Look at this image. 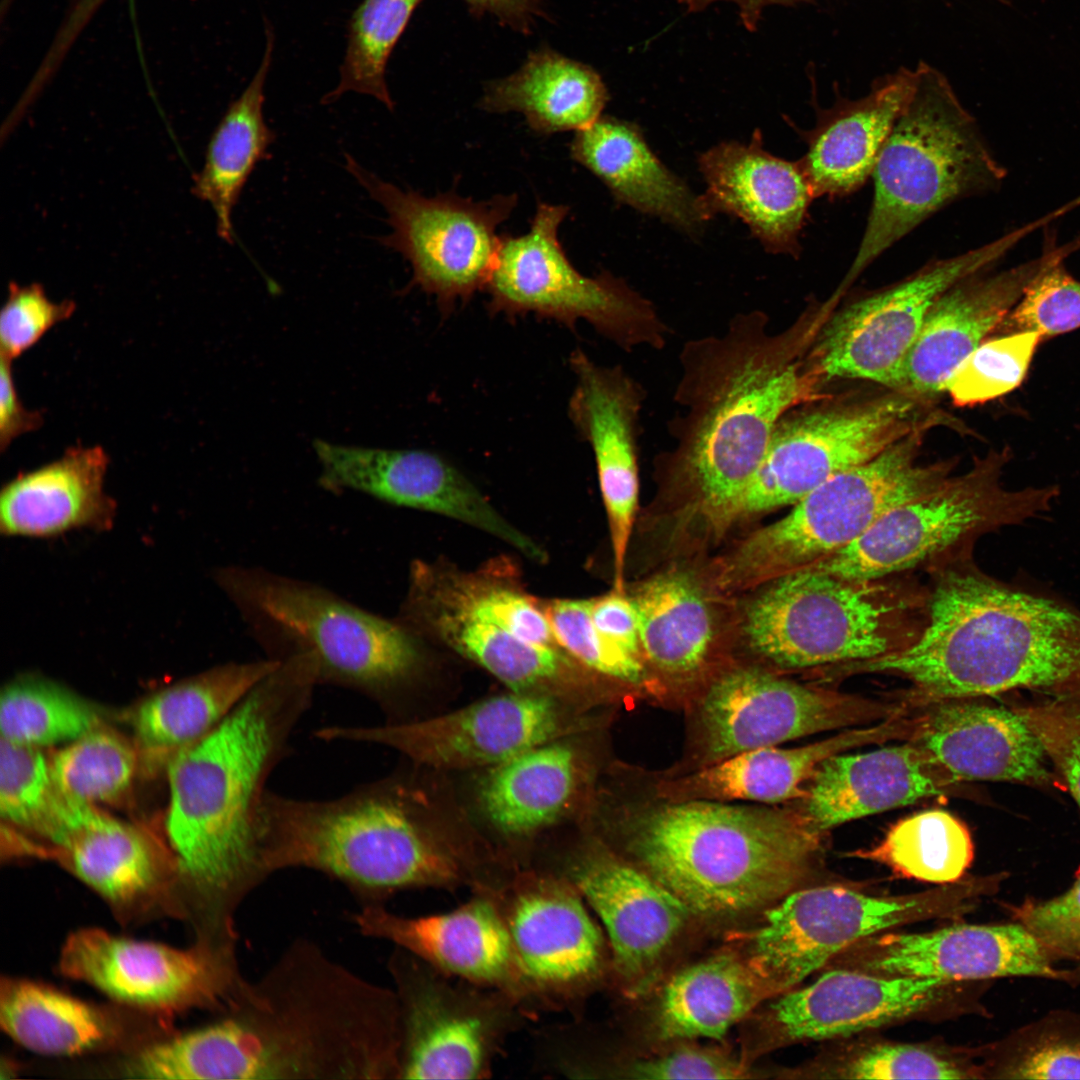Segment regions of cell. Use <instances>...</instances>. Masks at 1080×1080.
I'll list each match as a JSON object with an SVG mask.
<instances>
[{
	"label": "cell",
	"instance_id": "f546056e",
	"mask_svg": "<svg viewBox=\"0 0 1080 1080\" xmlns=\"http://www.w3.org/2000/svg\"><path fill=\"white\" fill-rule=\"evenodd\" d=\"M706 183L696 197L704 222L719 213L741 219L766 251L797 256L812 186L800 161L767 152L756 129L748 143L721 142L698 158Z\"/></svg>",
	"mask_w": 1080,
	"mask_h": 1080
},
{
	"label": "cell",
	"instance_id": "603a6c76",
	"mask_svg": "<svg viewBox=\"0 0 1080 1080\" xmlns=\"http://www.w3.org/2000/svg\"><path fill=\"white\" fill-rule=\"evenodd\" d=\"M545 871L571 883L602 921L622 992L630 998L648 993L693 915L686 904L640 866L600 844L580 847Z\"/></svg>",
	"mask_w": 1080,
	"mask_h": 1080
},
{
	"label": "cell",
	"instance_id": "ee69618b",
	"mask_svg": "<svg viewBox=\"0 0 1080 1080\" xmlns=\"http://www.w3.org/2000/svg\"><path fill=\"white\" fill-rule=\"evenodd\" d=\"M631 598L646 663L670 680L695 675L707 660L715 634L711 606L696 578L670 569L644 581Z\"/></svg>",
	"mask_w": 1080,
	"mask_h": 1080
},
{
	"label": "cell",
	"instance_id": "8fae6325",
	"mask_svg": "<svg viewBox=\"0 0 1080 1080\" xmlns=\"http://www.w3.org/2000/svg\"><path fill=\"white\" fill-rule=\"evenodd\" d=\"M998 875L961 880L903 895H872L848 885L798 888L764 910L742 935L740 953L771 997L794 989L860 940L932 919L958 918L994 894Z\"/></svg>",
	"mask_w": 1080,
	"mask_h": 1080
},
{
	"label": "cell",
	"instance_id": "c3c4849f",
	"mask_svg": "<svg viewBox=\"0 0 1080 1080\" xmlns=\"http://www.w3.org/2000/svg\"><path fill=\"white\" fill-rule=\"evenodd\" d=\"M49 760L60 793L94 806L125 803L142 772L134 740L110 724L65 744Z\"/></svg>",
	"mask_w": 1080,
	"mask_h": 1080
},
{
	"label": "cell",
	"instance_id": "6125c7cd",
	"mask_svg": "<svg viewBox=\"0 0 1080 1080\" xmlns=\"http://www.w3.org/2000/svg\"><path fill=\"white\" fill-rule=\"evenodd\" d=\"M590 614L596 627L610 640L644 659L639 634V622L631 596L614 589L590 599ZM646 662V661H645Z\"/></svg>",
	"mask_w": 1080,
	"mask_h": 1080
},
{
	"label": "cell",
	"instance_id": "ab89813d",
	"mask_svg": "<svg viewBox=\"0 0 1080 1080\" xmlns=\"http://www.w3.org/2000/svg\"><path fill=\"white\" fill-rule=\"evenodd\" d=\"M607 101V88L593 68L540 48L516 72L487 83L478 104L489 113H521L532 131L551 135L590 126Z\"/></svg>",
	"mask_w": 1080,
	"mask_h": 1080
},
{
	"label": "cell",
	"instance_id": "f35d334b",
	"mask_svg": "<svg viewBox=\"0 0 1080 1080\" xmlns=\"http://www.w3.org/2000/svg\"><path fill=\"white\" fill-rule=\"evenodd\" d=\"M569 152L618 202L688 234L704 224L697 196L657 158L636 124L600 116L575 133Z\"/></svg>",
	"mask_w": 1080,
	"mask_h": 1080
},
{
	"label": "cell",
	"instance_id": "484cf974",
	"mask_svg": "<svg viewBox=\"0 0 1080 1080\" xmlns=\"http://www.w3.org/2000/svg\"><path fill=\"white\" fill-rule=\"evenodd\" d=\"M963 983L831 967L810 985L777 996L767 1021L783 1045L848 1037L929 1013L962 992Z\"/></svg>",
	"mask_w": 1080,
	"mask_h": 1080
},
{
	"label": "cell",
	"instance_id": "003e7915",
	"mask_svg": "<svg viewBox=\"0 0 1080 1080\" xmlns=\"http://www.w3.org/2000/svg\"><path fill=\"white\" fill-rule=\"evenodd\" d=\"M18 1071L19 1070H18V1067H17L15 1061H13V1060H11L9 1058H6V1059L3 1058L2 1063H1V1071H0L1 1072V1078L14 1077V1076H16Z\"/></svg>",
	"mask_w": 1080,
	"mask_h": 1080
},
{
	"label": "cell",
	"instance_id": "2e32d148",
	"mask_svg": "<svg viewBox=\"0 0 1080 1080\" xmlns=\"http://www.w3.org/2000/svg\"><path fill=\"white\" fill-rule=\"evenodd\" d=\"M935 423L923 416L920 399L899 391L854 402L799 404L776 424L737 520L794 505L836 474Z\"/></svg>",
	"mask_w": 1080,
	"mask_h": 1080
},
{
	"label": "cell",
	"instance_id": "83f0119b",
	"mask_svg": "<svg viewBox=\"0 0 1080 1080\" xmlns=\"http://www.w3.org/2000/svg\"><path fill=\"white\" fill-rule=\"evenodd\" d=\"M350 920L363 936L390 942L444 974L509 994L529 1015L512 943L489 895L473 893L452 911L415 917L385 904L359 905Z\"/></svg>",
	"mask_w": 1080,
	"mask_h": 1080
},
{
	"label": "cell",
	"instance_id": "7c38bea8",
	"mask_svg": "<svg viewBox=\"0 0 1080 1080\" xmlns=\"http://www.w3.org/2000/svg\"><path fill=\"white\" fill-rule=\"evenodd\" d=\"M1010 457L1005 448L976 459L966 473L892 507L851 545L812 566L850 579H883L1047 513L1058 488L1006 489L1001 476Z\"/></svg>",
	"mask_w": 1080,
	"mask_h": 1080
},
{
	"label": "cell",
	"instance_id": "11a10c76",
	"mask_svg": "<svg viewBox=\"0 0 1080 1080\" xmlns=\"http://www.w3.org/2000/svg\"><path fill=\"white\" fill-rule=\"evenodd\" d=\"M1041 336L1020 332L995 336L980 344L950 378L946 392L958 406H972L1002 396L1023 381Z\"/></svg>",
	"mask_w": 1080,
	"mask_h": 1080
},
{
	"label": "cell",
	"instance_id": "91938a15",
	"mask_svg": "<svg viewBox=\"0 0 1080 1080\" xmlns=\"http://www.w3.org/2000/svg\"><path fill=\"white\" fill-rule=\"evenodd\" d=\"M1005 907L1054 961L1080 963V870L1072 886L1058 896L1048 900L1027 897Z\"/></svg>",
	"mask_w": 1080,
	"mask_h": 1080
},
{
	"label": "cell",
	"instance_id": "9a60e30c",
	"mask_svg": "<svg viewBox=\"0 0 1080 1080\" xmlns=\"http://www.w3.org/2000/svg\"><path fill=\"white\" fill-rule=\"evenodd\" d=\"M344 157L345 169L387 214L391 232L378 242L410 263L406 291L420 288L449 313L458 301L486 289L500 247L497 228L511 216L517 194L481 201L455 192L426 197L381 179L347 153Z\"/></svg>",
	"mask_w": 1080,
	"mask_h": 1080
},
{
	"label": "cell",
	"instance_id": "4dcf8cb0",
	"mask_svg": "<svg viewBox=\"0 0 1080 1080\" xmlns=\"http://www.w3.org/2000/svg\"><path fill=\"white\" fill-rule=\"evenodd\" d=\"M1050 253L1001 272H977L948 288L925 318L898 391L917 399L946 392L952 375L995 332Z\"/></svg>",
	"mask_w": 1080,
	"mask_h": 1080
},
{
	"label": "cell",
	"instance_id": "f6af8a7d",
	"mask_svg": "<svg viewBox=\"0 0 1080 1080\" xmlns=\"http://www.w3.org/2000/svg\"><path fill=\"white\" fill-rule=\"evenodd\" d=\"M489 572L464 573L415 561L404 604L471 616L533 644L560 648L543 607Z\"/></svg>",
	"mask_w": 1080,
	"mask_h": 1080
},
{
	"label": "cell",
	"instance_id": "e0dca14e",
	"mask_svg": "<svg viewBox=\"0 0 1080 1080\" xmlns=\"http://www.w3.org/2000/svg\"><path fill=\"white\" fill-rule=\"evenodd\" d=\"M236 947L194 940L182 949L80 928L66 938L57 971L113 1002L162 1017L192 1010L222 1014L246 980Z\"/></svg>",
	"mask_w": 1080,
	"mask_h": 1080
},
{
	"label": "cell",
	"instance_id": "ac0fdd59",
	"mask_svg": "<svg viewBox=\"0 0 1080 1080\" xmlns=\"http://www.w3.org/2000/svg\"><path fill=\"white\" fill-rule=\"evenodd\" d=\"M489 896L507 928L528 1013H575L607 963L603 934L582 895L558 875L526 868Z\"/></svg>",
	"mask_w": 1080,
	"mask_h": 1080
},
{
	"label": "cell",
	"instance_id": "7dc6e473",
	"mask_svg": "<svg viewBox=\"0 0 1080 1080\" xmlns=\"http://www.w3.org/2000/svg\"><path fill=\"white\" fill-rule=\"evenodd\" d=\"M110 720L103 706L37 675L8 682L0 695L1 738L17 744L65 745Z\"/></svg>",
	"mask_w": 1080,
	"mask_h": 1080
},
{
	"label": "cell",
	"instance_id": "3957f363",
	"mask_svg": "<svg viewBox=\"0 0 1080 1080\" xmlns=\"http://www.w3.org/2000/svg\"><path fill=\"white\" fill-rule=\"evenodd\" d=\"M760 310L735 314L721 334L687 341L669 423L671 449L656 458L662 485L721 533L764 458L776 424L811 393L800 362L808 331L778 334Z\"/></svg>",
	"mask_w": 1080,
	"mask_h": 1080
},
{
	"label": "cell",
	"instance_id": "52a82bcc",
	"mask_svg": "<svg viewBox=\"0 0 1080 1080\" xmlns=\"http://www.w3.org/2000/svg\"><path fill=\"white\" fill-rule=\"evenodd\" d=\"M249 637L266 658L308 653L318 685L366 697L393 722L401 693L417 679L423 655L415 634L314 582L259 566L214 573Z\"/></svg>",
	"mask_w": 1080,
	"mask_h": 1080
},
{
	"label": "cell",
	"instance_id": "7a4b0ae2",
	"mask_svg": "<svg viewBox=\"0 0 1080 1080\" xmlns=\"http://www.w3.org/2000/svg\"><path fill=\"white\" fill-rule=\"evenodd\" d=\"M313 664L307 654L280 661L214 730L165 768L166 841L194 939L237 944V912L269 877L258 848L257 810L311 707L318 686Z\"/></svg>",
	"mask_w": 1080,
	"mask_h": 1080
},
{
	"label": "cell",
	"instance_id": "ba28073f",
	"mask_svg": "<svg viewBox=\"0 0 1080 1080\" xmlns=\"http://www.w3.org/2000/svg\"><path fill=\"white\" fill-rule=\"evenodd\" d=\"M871 177L870 212L843 285L940 209L998 186L1004 170L947 77L920 61Z\"/></svg>",
	"mask_w": 1080,
	"mask_h": 1080
},
{
	"label": "cell",
	"instance_id": "7402d4cb",
	"mask_svg": "<svg viewBox=\"0 0 1080 1080\" xmlns=\"http://www.w3.org/2000/svg\"><path fill=\"white\" fill-rule=\"evenodd\" d=\"M901 710L755 668L730 670L710 684L699 704L701 766L815 733L882 721Z\"/></svg>",
	"mask_w": 1080,
	"mask_h": 1080
},
{
	"label": "cell",
	"instance_id": "9c48e42d",
	"mask_svg": "<svg viewBox=\"0 0 1080 1080\" xmlns=\"http://www.w3.org/2000/svg\"><path fill=\"white\" fill-rule=\"evenodd\" d=\"M748 604L751 648L782 669L874 660L912 643L924 622L920 593L807 566L767 582Z\"/></svg>",
	"mask_w": 1080,
	"mask_h": 1080
},
{
	"label": "cell",
	"instance_id": "d6a6232c",
	"mask_svg": "<svg viewBox=\"0 0 1080 1080\" xmlns=\"http://www.w3.org/2000/svg\"><path fill=\"white\" fill-rule=\"evenodd\" d=\"M959 781L913 741L824 760L806 787L800 813L810 827L826 830L853 819L945 793Z\"/></svg>",
	"mask_w": 1080,
	"mask_h": 1080
},
{
	"label": "cell",
	"instance_id": "d4e9b609",
	"mask_svg": "<svg viewBox=\"0 0 1080 1080\" xmlns=\"http://www.w3.org/2000/svg\"><path fill=\"white\" fill-rule=\"evenodd\" d=\"M320 486L356 491L382 502L442 514L482 529L544 562V550L505 520L478 488L440 455L418 449L341 445L317 439Z\"/></svg>",
	"mask_w": 1080,
	"mask_h": 1080
},
{
	"label": "cell",
	"instance_id": "5b68a950",
	"mask_svg": "<svg viewBox=\"0 0 1080 1080\" xmlns=\"http://www.w3.org/2000/svg\"><path fill=\"white\" fill-rule=\"evenodd\" d=\"M411 784L389 776L318 800L267 788L256 817L266 872H319L343 884L359 905L385 904L408 889H493L500 879L496 861L440 840Z\"/></svg>",
	"mask_w": 1080,
	"mask_h": 1080
},
{
	"label": "cell",
	"instance_id": "5bb4252c",
	"mask_svg": "<svg viewBox=\"0 0 1080 1080\" xmlns=\"http://www.w3.org/2000/svg\"><path fill=\"white\" fill-rule=\"evenodd\" d=\"M387 970L399 1010L398 1079H486L529 1017L509 994L451 977L398 947Z\"/></svg>",
	"mask_w": 1080,
	"mask_h": 1080
},
{
	"label": "cell",
	"instance_id": "9f6ffc18",
	"mask_svg": "<svg viewBox=\"0 0 1080 1080\" xmlns=\"http://www.w3.org/2000/svg\"><path fill=\"white\" fill-rule=\"evenodd\" d=\"M1066 250L1051 251L994 333L1036 332L1043 338L1080 327V280L1065 268Z\"/></svg>",
	"mask_w": 1080,
	"mask_h": 1080
},
{
	"label": "cell",
	"instance_id": "f907efd6",
	"mask_svg": "<svg viewBox=\"0 0 1080 1080\" xmlns=\"http://www.w3.org/2000/svg\"><path fill=\"white\" fill-rule=\"evenodd\" d=\"M424 0H363L348 23L339 82L321 102L331 104L347 92L372 96L389 111L395 102L386 83L388 60L413 12Z\"/></svg>",
	"mask_w": 1080,
	"mask_h": 1080
},
{
	"label": "cell",
	"instance_id": "4316f807",
	"mask_svg": "<svg viewBox=\"0 0 1080 1080\" xmlns=\"http://www.w3.org/2000/svg\"><path fill=\"white\" fill-rule=\"evenodd\" d=\"M570 365L576 383L568 414L594 455L614 577L622 580L638 505L640 417L647 391L621 366L597 364L581 350L572 353Z\"/></svg>",
	"mask_w": 1080,
	"mask_h": 1080
},
{
	"label": "cell",
	"instance_id": "7bdbcfd3",
	"mask_svg": "<svg viewBox=\"0 0 1080 1080\" xmlns=\"http://www.w3.org/2000/svg\"><path fill=\"white\" fill-rule=\"evenodd\" d=\"M771 995L739 952H725L674 974L659 995L654 1028L661 1040H720Z\"/></svg>",
	"mask_w": 1080,
	"mask_h": 1080
},
{
	"label": "cell",
	"instance_id": "4fadbf2b",
	"mask_svg": "<svg viewBox=\"0 0 1080 1080\" xmlns=\"http://www.w3.org/2000/svg\"><path fill=\"white\" fill-rule=\"evenodd\" d=\"M569 207L539 201L529 230L501 235L486 287L491 313H533L574 328L585 320L626 352L663 349L670 333L655 305L609 272L580 273L568 259L558 230Z\"/></svg>",
	"mask_w": 1080,
	"mask_h": 1080
},
{
	"label": "cell",
	"instance_id": "6da1fadb",
	"mask_svg": "<svg viewBox=\"0 0 1080 1080\" xmlns=\"http://www.w3.org/2000/svg\"><path fill=\"white\" fill-rule=\"evenodd\" d=\"M399 1047L393 988L297 938L218 1020L170 1037L160 1059L175 1080H392Z\"/></svg>",
	"mask_w": 1080,
	"mask_h": 1080
},
{
	"label": "cell",
	"instance_id": "681fc988",
	"mask_svg": "<svg viewBox=\"0 0 1080 1080\" xmlns=\"http://www.w3.org/2000/svg\"><path fill=\"white\" fill-rule=\"evenodd\" d=\"M61 799L49 755L42 748L0 745V816L6 840L20 857L31 858L51 833Z\"/></svg>",
	"mask_w": 1080,
	"mask_h": 1080
},
{
	"label": "cell",
	"instance_id": "ffe728a7",
	"mask_svg": "<svg viewBox=\"0 0 1080 1080\" xmlns=\"http://www.w3.org/2000/svg\"><path fill=\"white\" fill-rule=\"evenodd\" d=\"M35 858L56 862L86 884L122 925L185 921L178 863L167 841L99 806L61 795Z\"/></svg>",
	"mask_w": 1080,
	"mask_h": 1080
},
{
	"label": "cell",
	"instance_id": "f5cc1de1",
	"mask_svg": "<svg viewBox=\"0 0 1080 1080\" xmlns=\"http://www.w3.org/2000/svg\"><path fill=\"white\" fill-rule=\"evenodd\" d=\"M834 1079L985 1078L981 1048L946 1051L924 1045L878 1042L850 1050L809 1071Z\"/></svg>",
	"mask_w": 1080,
	"mask_h": 1080
},
{
	"label": "cell",
	"instance_id": "816d5d0a",
	"mask_svg": "<svg viewBox=\"0 0 1080 1080\" xmlns=\"http://www.w3.org/2000/svg\"><path fill=\"white\" fill-rule=\"evenodd\" d=\"M985 1078L1080 1079V1013L1054 1010L982 1047Z\"/></svg>",
	"mask_w": 1080,
	"mask_h": 1080
},
{
	"label": "cell",
	"instance_id": "d590c367",
	"mask_svg": "<svg viewBox=\"0 0 1080 1080\" xmlns=\"http://www.w3.org/2000/svg\"><path fill=\"white\" fill-rule=\"evenodd\" d=\"M279 663L265 657L220 664L141 699L126 719L142 772L166 768L179 751L209 734Z\"/></svg>",
	"mask_w": 1080,
	"mask_h": 1080
},
{
	"label": "cell",
	"instance_id": "30bf717a",
	"mask_svg": "<svg viewBox=\"0 0 1080 1080\" xmlns=\"http://www.w3.org/2000/svg\"><path fill=\"white\" fill-rule=\"evenodd\" d=\"M928 428L828 479L778 521L744 539L719 563L716 584L736 591L810 566L851 545L889 509L950 478L953 461L920 464Z\"/></svg>",
	"mask_w": 1080,
	"mask_h": 1080
},
{
	"label": "cell",
	"instance_id": "1f68e13d",
	"mask_svg": "<svg viewBox=\"0 0 1080 1080\" xmlns=\"http://www.w3.org/2000/svg\"><path fill=\"white\" fill-rule=\"evenodd\" d=\"M931 704L916 717L909 740L927 750L959 782L1051 781L1040 740L1014 709L965 699Z\"/></svg>",
	"mask_w": 1080,
	"mask_h": 1080
},
{
	"label": "cell",
	"instance_id": "f1b7e54d",
	"mask_svg": "<svg viewBox=\"0 0 1080 1080\" xmlns=\"http://www.w3.org/2000/svg\"><path fill=\"white\" fill-rule=\"evenodd\" d=\"M173 1022L113 1001H85L27 978L3 976L0 982L2 1030L42 1055L128 1054L176 1032Z\"/></svg>",
	"mask_w": 1080,
	"mask_h": 1080
},
{
	"label": "cell",
	"instance_id": "277c9868",
	"mask_svg": "<svg viewBox=\"0 0 1080 1080\" xmlns=\"http://www.w3.org/2000/svg\"><path fill=\"white\" fill-rule=\"evenodd\" d=\"M853 665L902 676L930 703L1059 689L1080 683V611L965 561L936 577L912 643Z\"/></svg>",
	"mask_w": 1080,
	"mask_h": 1080
},
{
	"label": "cell",
	"instance_id": "03108f58",
	"mask_svg": "<svg viewBox=\"0 0 1080 1080\" xmlns=\"http://www.w3.org/2000/svg\"><path fill=\"white\" fill-rule=\"evenodd\" d=\"M732 2L739 8L742 24L749 31H755L763 9L772 4H793L808 0H679L688 12H699L716 2ZM1000 1V0H997Z\"/></svg>",
	"mask_w": 1080,
	"mask_h": 1080
},
{
	"label": "cell",
	"instance_id": "8d00e7d4",
	"mask_svg": "<svg viewBox=\"0 0 1080 1080\" xmlns=\"http://www.w3.org/2000/svg\"><path fill=\"white\" fill-rule=\"evenodd\" d=\"M108 464L103 448L77 445L19 474L0 493L1 532L44 538L78 528L111 527L115 504L104 490Z\"/></svg>",
	"mask_w": 1080,
	"mask_h": 1080
},
{
	"label": "cell",
	"instance_id": "6f0895ef",
	"mask_svg": "<svg viewBox=\"0 0 1080 1080\" xmlns=\"http://www.w3.org/2000/svg\"><path fill=\"white\" fill-rule=\"evenodd\" d=\"M1048 692L1050 697L1014 710L1038 737L1080 807V683Z\"/></svg>",
	"mask_w": 1080,
	"mask_h": 1080
},
{
	"label": "cell",
	"instance_id": "e7e4bbea",
	"mask_svg": "<svg viewBox=\"0 0 1080 1080\" xmlns=\"http://www.w3.org/2000/svg\"><path fill=\"white\" fill-rule=\"evenodd\" d=\"M475 15H490L498 23L528 34L545 16L542 0H463Z\"/></svg>",
	"mask_w": 1080,
	"mask_h": 1080
},
{
	"label": "cell",
	"instance_id": "e575fe53",
	"mask_svg": "<svg viewBox=\"0 0 1080 1080\" xmlns=\"http://www.w3.org/2000/svg\"><path fill=\"white\" fill-rule=\"evenodd\" d=\"M915 85V69L900 67L873 81L868 94L838 97L817 111V123L804 136L807 152L799 160L815 197H840L871 177L879 154Z\"/></svg>",
	"mask_w": 1080,
	"mask_h": 1080
},
{
	"label": "cell",
	"instance_id": "836d02e7",
	"mask_svg": "<svg viewBox=\"0 0 1080 1080\" xmlns=\"http://www.w3.org/2000/svg\"><path fill=\"white\" fill-rule=\"evenodd\" d=\"M910 722L899 714L870 727L848 728L827 739L795 748L762 747L701 766L663 784L668 801H752L766 804L803 799L819 765L862 745L903 740Z\"/></svg>",
	"mask_w": 1080,
	"mask_h": 1080
},
{
	"label": "cell",
	"instance_id": "bcb514c9",
	"mask_svg": "<svg viewBox=\"0 0 1080 1080\" xmlns=\"http://www.w3.org/2000/svg\"><path fill=\"white\" fill-rule=\"evenodd\" d=\"M850 855L883 864L906 879L946 885L964 878L974 846L961 820L932 809L898 821L879 844Z\"/></svg>",
	"mask_w": 1080,
	"mask_h": 1080
},
{
	"label": "cell",
	"instance_id": "8992f818",
	"mask_svg": "<svg viewBox=\"0 0 1080 1080\" xmlns=\"http://www.w3.org/2000/svg\"><path fill=\"white\" fill-rule=\"evenodd\" d=\"M823 834L803 815L728 802L667 801L634 814L627 849L693 914L767 909L804 887L822 863Z\"/></svg>",
	"mask_w": 1080,
	"mask_h": 1080
},
{
	"label": "cell",
	"instance_id": "680465c9",
	"mask_svg": "<svg viewBox=\"0 0 1080 1080\" xmlns=\"http://www.w3.org/2000/svg\"><path fill=\"white\" fill-rule=\"evenodd\" d=\"M72 300L54 302L41 284L10 282L0 315L1 358L13 361L33 347L52 327L71 317Z\"/></svg>",
	"mask_w": 1080,
	"mask_h": 1080
},
{
	"label": "cell",
	"instance_id": "b9f144b4",
	"mask_svg": "<svg viewBox=\"0 0 1080 1080\" xmlns=\"http://www.w3.org/2000/svg\"><path fill=\"white\" fill-rule=\"evenodd\" d=\"M274 50V33L266 27L261 63L242 93L226 109L207 145L193 194L208 203L218 236L233 243V212L256 166L270 157L276 134L264 118L265 83Z\"/></svg>",
	"mask_w": 1080,
	"mask_h": 1080
},
{
	"label": "cell",
	"instance_id": "94428289",
	"mask_svg": "<svg viewBox=\"0 0 1080 1080\" xmlns=\"http://www.w3.org/2000/svg\"><path fill=\"white\" fill-rule=\"evenodd\" d=\"M635 1079H738L747 1069L728 1054L711 1048L683 1045L663 1055L640 1059L624 1070Z\"/></svg>",
	"mask_w": 1080,
	"mask_h": 1080
},
{
	"label": "cell",
	"instance_id": "be15d7a7",
	"mask_svg": "<svg viewBox=\"0 0 1080 1080\" xmlns=\"http://www.w3.org/2000/svg\"><path fill=\"white\" fill-rule=\"evenodd\" d=\"M11 361L1 358L0 364V448L6 449L20 435L38 429L43 416L23 405L12 374Z\"/></svg>",
	"mask_w": 1080,
	"mask_h": 1080
},
{
	"label": "cell",
	"instance_id": "60d3db41",
	"mask_svg": "<svg viewBox=\"0 0 1080 1080\" xmlns=\"http://www.w3.org/2000/svg\"><path fill=\"white\" fill-rule=\"evenodd\" d=\"M489 768L479 784L480 805L488 820L509 836L529 835L560 819L581 780L578 753L564 739Z\"/></svg>",
	"mask_w": 1080,
	"mask_h": 1080
},
{
	"label": "cell",
	"instance_id": "cb8c5ba5",
	"mask_svg": "<svg viewBox=\"0 0 1080 1080\" xmlns=\"http://www.w3.org/2000/svg\"><path fill=\"white\" fill-rule=\"evenodd\" d=\"M1038 940L1017 921L954 924L929 932H882L860 940L827 967L885 976L934 977L981 982L1011 976L1080 982V970L1061 969Z\"/></svg>",
	"mask_w": 1080,
	"mask_h": 1080
},
{
	"label": "cell",
	"instance_id": "db71d44e",
	"mask_svg": "<svg viewBox=\"0 0 1080 1080\" xmlns=\"http://www.w3.org/2000/svg\"><path fill=\"white\" fill-rule=\"evenodd\" d=\"M544 612L559 646L592 672L632 688L651 691L647 663L605 636L594 624L590 599L554 600Z\"/></svg>",
	"mask_w": 1080,
	"mask_h": 1080
},
{
	"label": "cell",
	"instance_id": "d6986e66",
	"mask_svg": "<svg viewBox=\"0 0 1080 1080\" xmlns=\"http://www.w3.org/2000/svg\"><path fill=\"white\" fill-rule=\"evenodd\" d=\"M1020 235L935 259L844 306L822 329L806 370L812 378L863 379L898 391L905 360L935 301L956 282L990 268Z\"/></svg>",
	"mask_w": 1080,
	"mask_h": 1080
},
{
	"label": "cell",
	"instance_id": "44dd1931",
	"mask_svg": "<svg viewBox=\"0 0 1080 1080\" xmlns=\"http://www.w3.org/2000/svg\"><path fill=\"white\" fill-rule=\"evenodd\" d=\"M578 707L555 698L514 692L425 719L369 726L333 725L314 736L391 748L419 766H494L533 747L585 728Z\"/></svg>",
	"mask_w": 1080,
	"mask_h": 1080
},
{
	"label": "cell",
	"instance_id": "74e56055",
	"mask_svg": "<svg viewBox=\"0 0 1080 1080\" xmlns=\"http://www.w3.org/2000/svg\"><path fill=\"white\" fill-rule=\"evenodd\" d=\"M413 633L428 630L481 665L514 692L579 707L591 671L562 648L525 641L498 625L439 608L403 605L397 619Z\"/></svg>",
	"mask_w": 1080,
	"mask_h": 1080
}]
</instances>
